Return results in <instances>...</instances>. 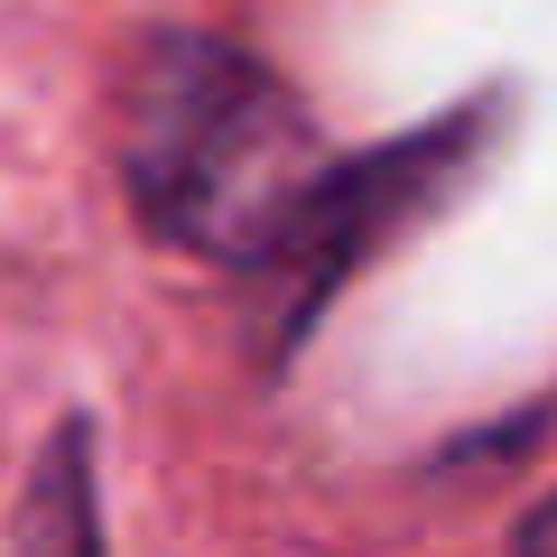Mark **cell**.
Segmentation results:
<instances>
[{
    "mask_svg": "<svg viewBox=\"0 0 557 557\" xmlns=\"http://www.w3.org/2000/svg\"><path fill=\"white\" fill-rule=\"evenodd\" d=\"M121 168L139 214L214 260H288L325 196L307 112L223 38H159L121 102Z\"/></svg>",
    "mask_w": 557,
    "mask_h": 557,
    "instance_id": "1",
    "label": "cell"
}]
</instances>
